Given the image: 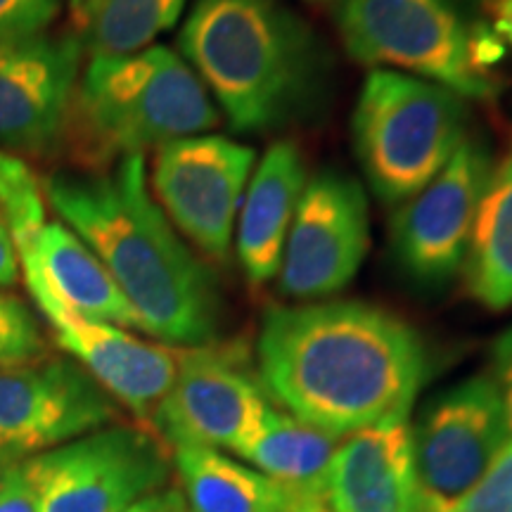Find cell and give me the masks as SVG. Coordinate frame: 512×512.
I'll return each mask as SVG.
<instances>
[{
    "mask_svg": "<svg viewBox=\"0 0 512 512\" xmlns=\"http://www.w3.org/2000/svg\"><path fill=\"white\" fill-rule=\"evenodd\" d=\"M256 354L261 387L292 418L337 439L411 411L427 377L418 332L361 302L271 309Z\"/></svg>",
    "mask_w": 512,
    "mask_h": 512,
    "instance_id": "1",
    "label": "cell"
},
{
    "mask_svg": "<svg viewBox=\"0 0 512 512\" xmlns=\"http://www.w3.org/2000/svg\"><path fill=\"white\" fill-rule=\"evenodd\" d=\"M43 188L64 226L110 271L140 330L171 347L214 342L221 325L216 278L152 197L145 155L121 157L107 171H60Z\"/></svg>",
    "mask_w": 512,
    "mask_h": 512,
    "instance_id": "2",
    "label": "cell"
},
{
    "mask_svg": "<svg viewBox=\"0 0 512 512\" xmlns=\"http://www.w3.org/2000/svg\"><path fill=\"white\" fill-rule=\"evenodd\" d=\"M178 41L233 131L247 136L302 117L323 81V50L283 0H195Z\"/></svg>",
    "mask_w": 512,
    "mask_h": 512,
    "instance_id": "3",
    "label": "cell"
},
{
    "mask_svg": "<svg viewBox=\"0 0 512 512\" xmlns=\"http://www.w3.org/2000/svg\"><path fill=\"white\" fill-rule=\"evenodd\" d=\"M219 121V107L188 62L174 50L150 46L126 55H91L69 124L83 155L110 164L200 136Z\"/></svg>",
    "mask_w": 512,
    "mask_h": 512,
    "instance_id": "4",
    "label": "cell"
},
{
    "mask_svg": "<svg viewBox=\"0 0 512 512\" xmlns=\"http://www.w3.org/2000/svg\"><path fill=\"white\" fill-rule=\"evenodd\" d=\"M465 100L399 72H375L356 100L354 150L382 202L403 204L451 162L467 138Z\"/></svg>",
    "mask_w": 512,
    "mask_h": 512,
    "instance_id": "5",
    "label": "cell"
},
{
    "mask_svg": "<svg viewBox=\"0 0 512 512\" xmlns=\"http://www.w3.org/2000/svg\"><path fill=\"white\" fill-rule=\"evenodd\" d=\"M337 27L356 62L401 69L460 98L486 100L498 83L472 50V31L451 0H342Z\"/></svg>",
    "mask_w": 512,
    "mask_h": 512,
    "instance_id": "6",
    "label": "cell"
},
{
    "mask_svg": "<svg viewBox=\"0 0 512 512\" xmlns=\"http://www.w3.org/2000/svg\"><path fill=\"white\" fill-rule=\"evenodd\" d=\"M22 465L38 512H126L169 477L157 441L133 427H100Z\"/></svg>",
    "mask_w": 512,
    "mask_h": 512,
    "instance_id": "7",
    "label": "cell"
},
{
    "mask_svg": "<svg viewBox=\"0 0 512 512\" xmlns=\"http://www.w3.org/2000/svg\"><path fill=\"white\" fill-rule=\"evenodd\" d=\"M512 439L491 375H472L439 394L413 430L422 512H446L486 475Z\"/></svg>",
    "mask_w": 512,
    "mask_h": 512,
    "instance_id": "8",
    "label": "cell"
},
{
    "mask_svg": "<svg viewBox=\"0 0 512 512\" xmlns=\"http://www.w3.org/2000/svg\"><path fill=\"white\" fill-rule=\"evenodd\" d=\"M368 197L354 176L323 169L299 197L280 261V292L318 302L356 278L368 252Z\"/></svg>",
    "mask_w": 512,
    "mask_h": 512,
    "instance_id": "9",
    "label": "cell"
},
{
    "mask_svg": "<svg viewBox=\"0 0 512 512\" xmlns=\"http://www.w3.org/2000/svg\"><path fill=\"white\" fill-rule=\"evenodd\" d=\"M252 166V147L200 133L159 147L152 190L185 238L211 259L226 261Z\"/></svg>",
    "mask_w": 512,
    "mask_h": 512,
    "instance_id": "10",
    "label": "cell"
},
{
    "mask_svg": "<svg viewBox=\"0 0 512 512\" xmlns=\"http://www.w3.org/2000/svg\"><path fill=\"white\" fill-rule=\"evenodd\" d=\"M491 169L489 147L465 138L451 162L394 214V259L418 285L444 287L463 268Z\"/></svg>",
    "mask_w": 512,
    "mask_h": 512,
    "instance_id": "11",
    "label": "cell"
},
{
    "mask_svg": "<svg viewBox=\"0 0 512 512\" xmlns=\"http://www.w3.org/2000/svg\"><path fill=\"white\" fill-rule=\"evenodd\" d=\"M114 413L110 394L72 361L0 368V465L100 430Z\"/></svg>",
    "mask_w": 512,
    "mask_h": 512,
    "instance_id": "12",
    "label": "cell"
},
{
    "mask_svg": "<svg viewBox=\"0 0 512 512\" xmlns=\"http://www.w3.org/2000/svg\"><path fill=\"white\" fill-rule=\"evenodd\" d=\"M271 403L233 349H188L152 422L171 446H207L240 453L264 425Z\"/></svg>",
    "mask_w": 512,
    "mask_h": 512,
    "instance_id": "13",
    "label": "cell"
},
{
    "mask_svg": "<svg viewBox=\"0 0 512 512\" xmlns=\"http://www.w3.org/2000/svg\"><path fill=\"white\" fill-rule=\"evenodd\" d=\"M83 48L72 34L0 41V150L43 155L72 119Z\"/></svg>",
    "mask_w": 512,
    "mask_h": 512,
    "instance_id": "14",
    "label": "cell"
},
{
    "mask_svg": "<svg viewBox=\"0 0 512 512\" xmlns=\"http://www.w3.org/2000/svg\"><path fill=\"white\" fill-rule=\"evenodd\" d=\"M19 266L29 294L55 330L60 347L69 351L107 394L131 408L138 418L152 420L159 401L176 380L178 356L174 351L147 344L112 323L67 309L48 290L31 256H19Z\"/></svg>",
    "mask_w": 512,
    "mask_h": 512,
    "instance_id": "15",
    "label": "cell"
},
{
    "mask_svg": "<svg viewBox=\"0 0 512 512\" xmlns=\"http://www.w3.org/2000/svg\"><path fill=\"white\" fill-rule=\"evenodd\" d=\"M408 413L363 427L337 446L323 512H422Z\"/></svg>",
    "mask_w": 512,
    "mask_h": 512,
    "instance_id": "16",
    "label": "cell"
},
{
    "mask_svg": "<svg viewBox=\"0 0 512 512\" xmlns=\"http://www.w3.org/2000/svg\"><path fill=\"white\" fill-rule=\"evenodd\" d=\"M306 181L309 178L302 150L290 140L268 147L264 159L256 164L235 223V249L252 285H264L278 275L287 233Z\"/></svg>",
    "mask_w": 512,
    "mask_h": 512,
    "instance_id": "17",
    "label": "cell"
},
{
    "mask_svg": "<svg viewBox=\"0 0 512 512\" xmlns=\"http://www.w3.org/2000/svg\"><path fill=\"white\" fill-rule=\"evenodd\" d=\"M339 439L271 408L259 432L240 448L278 486L285 512H323V491Z\"/></svg>",
    "mask_w": 512,
    "mask_h": 512,
    "instance_id": "18",
    "label": "cell"
},
{
    "mask_svg": "<svg viewBox=\"0 0 512 512\" xmlns=\"http://www.w3.org/2000/svg\"><path fill=\"white\" fill-rule=\"evenodd\" d=\"M31 256L48 290L81 316L112 323L117 328H138V316L114 283V278L74 230L64 223H46L34 247L19 252Z\"/></svg>",
    "mask_w": 512,
    "mask_h": 512,
    "instance_id": "19",
    "label": "cell"
},
{
    "mask_svg": "<svg viewBox=\"0 0 512 512\" xmlns=\"http://www.w3.org/2000/svg\"><path fill=\"white\" fill-rule=\"evenodd\" d=\"M463 275L467 292L491 311L512 306V143L494 164L479 202Z\"/></svg>",
    "mask_w": 512,
    "mask_h": 512,
    "instance_id": "20",
    "label": "cell"
},
{
    "mask_svg": "<svg viewBox=\"0 0 512 512\" xmlns=\"http://www.w3.org/2000/svg\"><path fill=\"white\" fill-rule=\"evenodd\" d=\"M174 460L190 512H285L271 479L207 446H176Z\"/></svg>",
    "mask_w": 512,
    "mask_h": 512,
    "instance_id": "21",
    "label": "cell"
},
{
    "mask_svg": "<svg viewBox=\"0 0 512 512\" xmlns=\"http://www.w3.org/2000/svg\"><path fill=\"white\" fill-rule=\"evenodd\" d=\"M188 0H69L72 36L91 55L150 48L181 17Z\"/></svg>",
    "mask_w": 512,
    "mask_h": 512,
    "instance_id": "22",
    "label": "cell"
},
{
    "mask_svg": "<svg viewBox=\"0 0 512 512\" xmlns=\"http://www.w3.org/2000/svg\"><path fill=\"white\" fill-rule=\"evenodd\" d=\"M0 216L10 228L17 252L34 247L46 228V204L41 185L17 155L0 150Z\"/></svg>",
    "mask_w": 512,
    "mask_h": 512,
    "instance_id": "23",
    "label": "cell"
},
{
    "mask_svg": "<svg viewBox=\"0 0 512 512\" xmlns=\"http://www.w3.org/2000/svg\"><path fill=\"white\" fill-rule=\"evenodd\" d=\"M43 354V339L27 306L0 294V368L24 366Z\"/></svg>",
    "mask_w": 512,
    "mask_h": 512,
    "instance_id": "24",
    "label": "cell"
},
{
    "mask_svg": "<svg viewBox=\"0 0 512 512\" xmlns=\"http://www.w3.org/2000/svg\"><path fill=\"white\" fill-rule=\"evenodd\" d=\"M446 512H512V439L486 475Z\"/></svg>",
    "mask_w": 512,
    "mask_h": 512,
    "instance_id": "25",
    "label": "cell"
},
{
    "mask_svg": "<svg viewBox=\"0 0 512 512\" xmlns=\"http://www.w3.org/2000/svg\"><path fill=\"white\" fill-rule=\"evenodd\" d=\"M62 0H0V41L41 34L50 27Z\"/></svg>",
    "mask_w": 512,
    "mask_h": 512,
    "instance_id": "26",
    "label": "cell"
},
{
    "mask_svg": "<svg viewBox=\"0 0 512 512\" xmlns=\"http://www.w3.org/2000/svg\"><path fill=\"white\" fill-rule=\"evenodd\" d=\"M0 512H38V501L22 463L5 465L0 472Z\"/></svg>",
    "mask_w": 512,
    "mask_h": 512,
    "instance_id": "27",
    "label": "cell"
},
{
    "mask_svg": "<svg viewBox=\"0 0 512 512\" xmlns=\"http://www.w3.org/2000/svg\"><path fill=\"white\" fill-rule=\"evenodd\" d=\"M494 382L503 399L505 418L512 432V325L494 344Z\"/></svg>",
    "mask_w": 512,
    "mask_h": 512,
    "instance_id": "28",
    "label": "cell"
},
{
    "mask_svg": "<svg viewBox=\"0 0 512 512\" xmlns=\"http://www.w3.org/2000/svg\"><path fill=\"white\" fill-rule=\"evenodd\" d=\"M126 512H190L183 491L178 489H157L140 498Z\"/></svg>",
    "mask_w": 512,
    "mask_h": 512,
    "instance_id": "29",
    "label": "cell"
},
{
    "mask_svg": "<svg viewBox=\"0 0 512 512\" xmlns=\"http://www.w3.org/2000/svg\"><path fill=\"white\" fill-rule=\"evenodd\" d=\"M19 278V252L12 240L10 228L0 216V287L15 285Z\"/></svg>",
    "mask_w": 512,
    "mask_h": 512,
    "instance_id": "30",
    "label": "cell"
},
{
    "mask_svg": "<svg viewBox=\"0 0 512 512\" xmlns=\"http://www.w3.org/2000/svg\"><path fill=\"white\" fill-rule=\"evenodd\" d=\"M491 15H494V34L512 46V0H491Z\"/></svg>",
    "mask_w": 512,
    "mask_h": 512,
    "instance_id": "31",
    "label": "cell"
},
{
    "mask_svg": "<svg viewBox=\"0 0 512 512\" xmlns=\"http://www.w3.org/2000/svg\"><path fill=\"white\" fill-rule=\"evenodd\" d=\"M316 3H328V0H316Z\"/></svg>",
    "mask_w": 512,
    "mask_h": 512,
    "instance_id": "32",
    "label": "cell"
}]
</instances>
